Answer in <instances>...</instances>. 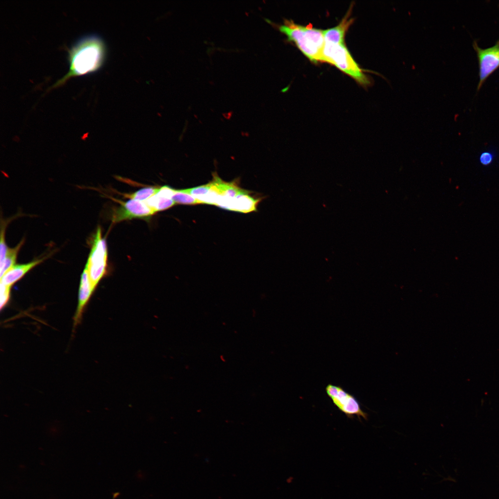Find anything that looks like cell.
Instances as JSON below:
<instances>
[{
    "label": "cell",
    "mask_w": 499,
    "mask_h": 499,
    "mask_svg": "<svg viewBox=\"0 0 499 499\" xmlns=\"http://www.w3.org/2000/svg\"><path fill=\"white\" fill-rule=\"evenodd\" d=\"M481 92L491 94L499 97V64L487 62Z\"/></svg>",
    "instance_id": "12"
},
{
    "label": "cell",
    "mask_w": 499,
    "mask_h": 499,
    "mask_svg": "<svg viewBox=\"0 0 499 499\" xmlns=\"http://www.w3.org/2000/svg\"><path fill=\"white\" fill-rule=\"evenodd\" d=\"M132 410L127 402L122 412L118 437L117 456L111 475V488L114 489L121 480L126 462L139 437Z\"/></svg>",
    "instance_id": "5"
},
{
    "label": "cell",
    "mask_w": 499,
    "mask_h": 499,
    "mask_svg": "<svg viewBox=\"0 0 499 499\" xmlns=\"http://www.w3.org/2000/svg\"><path fill=\"white\" fill-rule=\"evenodd\" d=\"M7 341L2 344L0 365V400L3 397L12 372H11L7 360Z\"/></svg>",
    "instance_id": "14"
},
{
    "label": "cell",
    "mask_w": 499,
    "mask_h": 499,
    "mask_svg": "<svg viewBox=\"0 0 499 499\" xmlns=\"http://www.w3.org/2000/svg\"><path fill=\"white\" fill-rule=\"evenodd\" d=\"M265 306L277 307H295L304 304L288 292L276 288L273 284L264 285L258 296Z\"/></svg>",
    "instance_id": "10"
},
{
    "label": "cell",
    "mask_w": 499,
    "mask_h": 499,
    "mask_svg": "<svg viewBox=\"0 0 499 499\" xmlns=\"http://www.w3.org/2000/svg\"><path fill=\"white\" fill-rule=\"evenodd\" d=\"M35 365L34 359L23 371L12 372L6 392L0 400L1 417L21 398L27 379Z\"/></svg>",
    "instance_id": "9"
},
{
    "label": "cell",
    "mask_w": 499,
    "mask_h": 499,
    "mask_svg": "<svg viewBox=\"0 0 499 499\" xmlns=\"http://www.w3.org/2000/svg\"><path fill=\"white\" fill-rule=\"evenodd\" d=\"M157 82V67L149 55L134 52L121 57L103 78L102 109L78 131L88 130L110 115L144 106L152 98Z\"/></svg>",
    "instance_id": "1"
},
{
    "label": "cell",
    "mask_w": 499,
    "mask_h": 499,
    "mask_svg": "<svg viewBox=\"0 0 499 499\" xmlns=\"http://www.w3.org/2000/svg\"><path fill=\"white\" fill-rule=\"evenodd\" d=\"M375 290L365 284L358 290L352 299L347 316L365 319L383 317L390 299L377 294Z\"/></svg>",
    "instance_id": "7"
},
{
    "label": "cell",
    "mask_w": 499,
    "mask_h": 499,
    "mask_svg": "<svg viewBox=\"0 0 499 499\" xmlns=\"http://www.w3.org/2000/svg\"><path fill=\"white\" fill-rule=\"evenodd\" d=\"M179 303L181 308L169 322L168 331L172 334L202 327H222L232 319L218 303L200 299Z\"/></svg>",
    "instance_id": "4"
},
{
    "label": "cell",
    "mask_w": 499,
    "mask_h": 499,
    "mask_svg": "<svg viewBox=\"0 0 499 499\" xmlns=\"http://www.w3.org/2000/svg\"><path fill=\"white\" fill-rule=\"evenodd\" d=\"M71 387V385H66L39 396L21 398L1 417V424L17 430L46 404Z\"/></svg>",
    "instance_id": "6"
},
{
    "label": "cell",
    "mask_w": 499,
    "mask_h": 499,
    "mask_svg": "<svg viewBox=\"0 0 499 499\" xmlns=\"http://www.w3.org/2000/svg\"><path fill=\"white\" fill-rule=\"evenodd\" d=\"M16 430L1 424V463L3 464L12 453L15 441Z\"/></svg>",
    "instance_id": "13"
},
{
    "label": "cell",
    "mask_w": 499,
    "mask_h": 499,
    "mask_svg": "<svg viewBox=\"0 0 499 499\" xmlns=\"http://www.w3.org/2000/svg\"><path fill=\"white\" fill-rule=\"evenodd\" d=\"M160 390L159 363L157 358L152 356V346L148 342L141 355L137 374L128 401L140 435L158 410Z\"/></svg>",
    "instance_id": "3"
},
{
    "label": "cell",
    "mask_w": 499,
    "mask_h": 499,
    "mask_svg": "<svg viewBox=\"0 0 499 499\" xmlns=\"http://www.w3.org/2000/svg\"><path fill=\"white\" fill-rule=\"evenodd\" d=\"M239 281L228 280L216 281L200 290L189 291L188 295L195 299L214 302L234 291Z\"/></svg>",
    "instance_id": "11"
},
{
    "label": "cell",
    "mask_w": 499,
    "mask_h": 499,
    "mask_svg": "<svg viewBox=\"0 0 499 499\" xmlns=\"http://www.w3.org/2000/svg\"><path fill=\"white\" fill-rule=\"evenodd\" d=\"M217 303L232 319L249 315L263 306L257 297L242 292L237 288Z\"/></svg>",
    "instance_id": "8"
},
{
    "label": "cell",
    "mask_w": 499,
    "mask_h": 499,
    "mask_svg": "<svg viewBox=\"0 0 499 499\" xmlns=\"http://www.w3.org/2000/svg\"><path fill=\"white\" fill-rule=\"evenodd\" d=\"M418 45L432 60L440 63L450 76L467 92H481L487 67L485 46L466 38L454 39L437 30H428L417 39Z\"/></svg>",
    "instance_id": "2"
},
{
    "label": "cell",
    "mask_w": 499,
    "mask_h": 499,
    "mask_svg": "<svg viewBox=\"0 0 499 499\" xmlns=\"http://www.w3.org/2000/svg\"><path fill=\"white\" fill-rule=\"evenodd\" d=\"M487 62L499 64V42L485 46Z\"/></svg>",
    "instance_id": "15"
}]
</instances>
